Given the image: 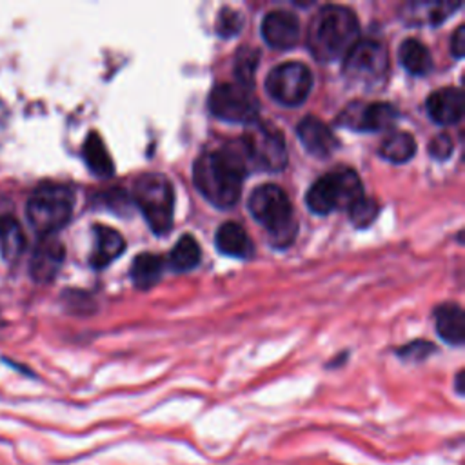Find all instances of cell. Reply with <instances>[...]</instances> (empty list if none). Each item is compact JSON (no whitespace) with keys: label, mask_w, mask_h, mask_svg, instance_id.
I'll list each match as a JSON object with an SVG mask.
<instances>
[{"label":"cell","mask_w":465,"mask_h":465,"mask_svg":"<svg viewBox=\"0 0 465 465\" xmlns=\"http://www.w3.org/2000/svg\"><path fill=\"white\" fill-rule=\"evenodd\" d=\"M250 171H282L288 166V147L284 135L255 120L248 124L246 133L237 140Z\"/></svg>","instance_id":"obj_7"},{"label":"cell","mask_w":465,"mask_h":465,"mask_svg":"<svg viewBox=\"0 0 465 465\" xmlns=\"http://www.w3.org/2000/svg\"><path fill=\"white\" fill-rule=\"evenodd\" d=\"M261 62V50L257 48H242L235 57V77L241 86L253 90L255 73Z\"/></svg>","instance_id":"obj_26"},{"label":"cell","mask_w":465,"mask_h":465,"mask_svg":"<svg viewBox=\"0 0 465 465\" xmlns=\"http://www.w3.org/2000/svg\"><path fill=\"white\" fill-rule=\"evenodd\" d=\"M164 271V259L155 253H142L133 261L131 266V280L138 289L153 288Z\"/></svg>","instance_id":"obj_23"},{"label":"cell","mask_w":465,"mask_h":465,"mask_svg":"<svg viewBox=\"0 0 465 465\" xmlns=\"http://www.w3.org/2000/svg\"><path fill=\"white\" fill-rule=\"evenodd\" d=\"M75 207V195L70 187L61 184H48L39 187L28 200V222L41 239L53 237L71 218Z\"/></svg>","instance_id":"obj_5"},{"label":"cell","mask_w":465,"mask_h":465,"mask_svg":"<svg viewBox=\"0 0 465 465\" xmlns=\"http://www.w3.org/2000/svg\"><path fill=\"white\" fill-rule=\"evenodd\" d=\"M133 200L155 235H167L175 216V191L171 182L164 175L146 173L133 185Z\"/></svg>","instance_id":"obj_6"},{"label":"cell","mask_w":465,"mask_h":465,"mask_svg":"<svg viewBox=\"0 0 465 465\" xmlns=\"http://www.w3.org/2000/svg\"><path fill=\"white\" fill-rule=\"evenodd\" d=\"M378 211H380L378 202L373 200V198L364 196V198L358 200L347 213H349L351 222H353L356 227L364 229V227H369V225L375 222V218L378 216Z\"/></svg>","instance_id":"obj_27"},{"label":"cell","mask_w":465,"mask_h":465,"mask_svg":"<svg viewBox=\"0 0 465 465\" xmlns=\"http://www.w3.org/2000/svg\"><path fill=\"white\" fill-rule=\"evenodd\" d=\"M248 173V164L237 142L200 155L193 166L196 189L220 209H229L239 202Z\"/></svg>","instance_id":"obj_1"},{"label":"cell","mask_w":465,"mask_h":465,"mask_svg":"<svg viewBox=\"0 0 465 465\" xmlns=\"http://www.w3.org/2000/svg\"><path fill=\"white\" fill-rule=\"evenodd\" d=\"M95 250L90 257L93 268L102 270L119 259L126 250V241L120 232L108 225H95Z\"/></svg>","instance_id":"obj_17"},{"label":"cell","mask_w":465,"mask_h":465,"mask_svg":"<svg viewBox=\"0 0 465 465\" xmlns=\"http://www.w3.org/2000/svg\"><path fill=\"white\" fill-rule=\"evenodd\" d=\"M242 26H244V17L241 15V12L231 8H223L216 19V33L223 39L237 37Z\"/></svg>","instance_id":"obj_28"},{"label":"cell","mask_w":465,"mask_h":465,"mask_svg":"<svg viewBox=\"0 0 465 465\" xmlns=\"http://www.w3.org/2000/svg\"><path fill=\"white\" fill-rule=\"evenodd\" d=\"M313 88V75L302 62H284L271 70L266 79V90L273 100L282 106H300Z\"/></svg>","instance_id":"obj_10"},{"label":"cell","mask_w":465,"mask_h":465,"mask_svg":"<svg viewBox=\"0 0 465 465\" xmlns=\"http://www.w3.org/2000/svg\"><path fill=\"white\" fill-rule=\"evenodd\" d=\"M200 246L195 241V237L191 235H184L178 239V242L175 244L171 255H169V264L175 271H191L198 266L200 262Z\"/></svg>","instance_id":"obj_25"},{"label":"cell","mask_w":465,"mask_h":465,"mask_svg":"<svg viewBox=\"0 0 465 465\" xmlns=\"http://www.w3.org/2000/svg\"><path fill=\"white\" fill-rule=\"evenodd\" d=\"M64 259H66V250L59 239L55 237L43 239L30 261L32 279L39 284L52 282L59 275L64 264Z\"/></svg>","instance_id":"obj_13"},{"label":"cell","mask_w":465,"mask_h":465,"mask_svg":"<svg viewBox=\"0 0 465 465\" xmlns=\"http://www.w3.org/2000/svg\"><path fill=\"white\" fill-rule=\"evenodd\" d=\"M82 155H84L88 167L97 176H111L115 173V164L111 160V155L99 133L93 131L88 135L84 147H82Z\"/></svg>","instance_id":"obj_22"},{"label":"cell","mask_w":465,"mask_h":465,"mask_svg":"<svg viewBox=\"0 0 465 465\" xmlns=\"http://www.w3.org/2000/svg\"><path fill=\"white\" fill-rule=\"evenodd\" d=\"M452 149H454V144H452V138L447 135V133H440L436 135L431 142H429V155L434 158V160H445L452 155Z\"/></svg>","instance_id":"obj_30"},{"label":"cell","mask_w":465,"mask_h":465,"mask_svg":"<svg viewBox=\"0 0 465 465\" xmlns=\"http://www.w3.org/2000/svg\"><path fill=\"white\" fill-rule=\"evenodd\" d=\"M456 393L458 394H463V371H460L456 375Z\"/></svg>","instance_id":"obj_33"},{"label":"cell","mask_w":465,"mask_h":465,"mask_svg":"<svg viewBox=\"0 0 465 465\" xmlns=\"http://www.w3.org/2000/svg\"><path fill=\"white\" fill-rule=\"evenodd\" d=\"M451 53L456 59H461L465 53V28L463 26H458L451 39Z\"/></svg>","instance_id":"obj_31"},{"label":"cell","mask_w":465,"mask_h":465,"mask_svg":"<svg viewBox=\"0 0 465 465\" xmlns=\"http://www.w3.org/2000/svg\"><path fill=\"white\" fill-rule=\"evenodd\" d=\"M117 195H119V196H122V202H120V204H122V205H129V204H126V202H128V200H124V198H126V195H124V193H122V191H117ZM113 198H115V193H113ZM117 204H119V202H117ZM108 205H111V209H113V211H117V213H120V209H119V205H117V207H115V200H108Z\"/></svg>","instance_id":"obj_32"},{"label":"cell","mask_w":465,"mask_h":465,"mask_svg":"<svg viewBox=\"0 0 465 465\" xmlns=\"http://www.w3.org/2000/svg\"><path fill=\"white\" fill-rule=\"evenodd\" d=\"M262 37L275 50H289L300 39V21L286 10L271 12L262 23Z\"/></svg>","instance_id":"obj_12"},{"label":"cell","mask_w":465,"mask_h":465,"mask_svg":"<svg viewBox=\"0 0 465 465\" xmlns=\"http://www.w3.org/2000/svg\"><path fill=\"white\" fill-rule=\"evenodd\" d=\"M427 113L440 126L458 124L463 117V93L458 88H443L427 99Z\"/></svg>","instance_id":"obj_15"},{"label":"cell","mask_w":465,"mask_h":465,"mask_svg":"<svg viewBox=\"0 0 465 465\" xmlns=\"http://www.w3.org/2000/svg\"><path fill=\"white\" fill-rule=\"evenodd\" d=\"M398 119V109L387 102L349 104L338 117V126L355 129V131H384L389 129Z\"/></svg>","instance_id":"obj_11"},{"label":"cell","mask_w":465,"mask_h":465,"mask_svg":"<svg viewBox=\"0 0 465 465\" xmlns=\"http://www.w3.org/2000/svg\"><path fill=\"white\" fill-rule=\"evenodd\" d=\"M364 196V185L356 171L349 167H338L318 178L309 187L306 204L317 214H329L338 209L349 211Z\"/></svg>","instance_id":"obj_4"},{"label":"cell","mask_w":465,"mask_h":465,"mask_svg":"<svg viewBox=\"0 0 465 465\" xmlns=\"http://www.w3.org/2000/svg\"><path fill=\"white\" fill-rule=\"evenodd\" d=\"M461 5L452 3H413L405 6L403 19L409 24H441L445 19H449L456 10H460Z\"/></svg>","instance_id":"obj_20"},{"label":"cell","mask_w":465,"mask_h":465,"mask_svg":"<svg viewBox=\"0 0 465 465\" xmlns=\"http://www.w3.org/2000/svg\"><path fill=\"white\" fill-rule=\"evenodd\" d=\"M297 135L304 147L317 158L331 157L338 146V140L331 128L317 117H306L299 124Z\"/></svg>","instance_id":"obj_14"},{"label":"cell","mask_w":465,"mask_h":465,"mask_svg":"<svg viewBox=\"0 0 465 465\" xmlns=\"http://www.w3.org/2000/svg\"><path fill=\"white\" fill-rule=\"evenodd\" d=\"M248 205L257 222L262 223L264 229L270 232L271 244L275 248H288L289 244H293L299 223L293 213L291 200L282 187L275 184L259 185L251 193Z\"/></svg>","instance_id":"obj_3"},{"label":"cell","mask_w":465,"mask_h":465,"mask_svg":"<svg viewBox=\"0 0 465 465\" xmlns=\"http://www.w3.org/2000/svg\"><path fill=\"white\" fill-rule=\"evenodd\" d=\"M214 244L220 253L235 259H250L255 251L251 237L241 223L235 222H225L218 227Z\"/></svg>","instance_id":"obj_16"},{"label":"cell","mask_w":465,"mask_h":465,"mask_svg":"<svg viewBox=\"0 0 465 465\" xmlns=\"http://www.w3.org/2000/svg\"><path fill=\"white\" fill-rule=\"evenodd\" d=\"M432 353H436V347L431 342L425 340H416L411 342L407 346H403L398 351V356L405 362H423L425 358H429Z\"/></svg>","instance_id":"obj_29"},{"label":"cell","mask_w":465,"mask_h":465,"mask_svg":"<svg viewBox=\"0 0 465 465\" xmlns=\"http://www.w3.org/2000/svg\"><path fill=\"white\" fill-rule=\"evenodd\" d=\"M389 70L387 48L373 39L358 41L344 57V75L356 84L376 86Z\"/></svg>","instance_id":"obj_8"},{"label":"cell","mask_w":465,"mask_h":465,"mask_svg":"<svg viewBox=\"0 0 465 465\" xmlns=\"http://www.w3.org/2000/svg\"><path fill=\"white\" fill-rule=\"evenodd\" d=\"M434 327L451 346H461L465 340V315L458 304H441L434 309Z\"/></svg>","instance_id":"obj_18"},{"label":"cell","mask_w":465,"mask_h":465,"mask_svg":"<svg viewBox=\"0 0 465 465\" xmlns=\"http://www.w3.org/2000/svg\"><path fill=\"white\" fill-rule=\"evenodd\" d=\"M211 113L227 122L251 124L259 120V102L251 90L241 84H216L209 95Z\"/></svg>","instance_id":"obj_9"},{"label":"cell","mask_w":465,"mask_h":465,"mask_svg":"<svg viewBox=\"0 0 465 465\" xmlns=\"http://www.w3.org/2000/svg\"><path fill=\"white\" fill-rule=\"evenodd\" d=\"M416 153V140L413 138V135L403 133V131H396L391 133L378 149V155L393 164H403L409 162Z\"/></svg>","instance_id":"obj_24"},{"label":"cell","mask_w":465,"mask_h":465,"mask_svg":"<svg viewBox=\"0 0 465 465\" xmlns=\"http://www.w3.org/2000/svg\"><path fill=\"white\" fill-rule=\"evenodd\" d=\"M26 248V237L15 216H0V255L10 264H15Z\"/></svg>","instance_id":"obj_19"},{"label":"cell","mask_w":465,"mask_h":465,"mask_svg":"<svg viewBox=\"0 0 465 465\" xmlns=\"http://www.w3.org/2000/svg\"><path fill=\"white\" fill-rule=\"evenodd\" d=\"M358 41V19L346 6L327 5L320 8L308 26V48L320 62L344 61Z\"/></svg>","instance_id":"obj_2"},{"label":"cell","mask_w":465,"mask_h":465,"mask_svg":"<svg viewBox=\"0 0 465 465\" xmlns=\"http://www.w3.org/2000/svg\"><path fill=\"white\" fill-rule=\"evenodd\" d=\"M398 59L403 70L414 77H423L432 70L431 52L418 39L403 41L398 50Z\"/></svg>","instance_id":"obj_21"}]
</instances>
